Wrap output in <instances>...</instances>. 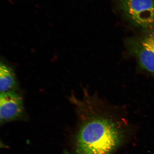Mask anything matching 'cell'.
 Wrapping results in <instances>:
<instances>
[{"label":"cell","instance_id":"obj_1","mask_svg":"<svg viewBox=\"0 0 154 154\" xmlns=\"http://www.w3.org/2000/svg\"><path fill=\"white\" fill-rule=\"evenodd\" d=\"M82 124L76 142L78 154H111L120 144L122 132L116 119L91 99L81 103Z\"/></svg>","mask_w":154,"mask_h":154},{"label":"cell","instance_id":"obj_2","mask_svg":"<svg viewBox=\"0 0 154 154\" xmlns=\"http://www.w3.org/2000/svg\"><path fill=\"white\" fill-rule=\"evenodd\" d=\"M123 14L133 24L143 29L154 26V0H116Z\"/></svg>","mask_w":154,"mask_h":154},{"label":"cell","instance_id":"obj_3","mask_svg":"<svg viewBox=\"0 0 154 154\" xmlns=\"http://www.w3.org/2000/svg\"><path fill=\"white\" fill-rule=\"evenodd\" d=\"M23 101L15 91L2 92L0 95L1 124L18 120L24 114Z\"/></svg>","mask_w":154,"mask_h":154},{"label":"cell","instance_id":"obj_4","mask_svg":"<svg viewBox=\"0 0 154 154\" xmlns=\"http://www.w3.org/2000/svg\"><path fill=\"white\" fill-rule=\"evenodd\" d=\"M128 49L136 58L140 67L154 76V52L144 46L137 38L128 40Z\"/></svg>","mask_w":154,"mask_h":154},{"label":"cell","instance_id":"obj_5","mask_svg":"<svg viewBox=\"0 0 154 154\" xmlns=\"http://www.w3.org/2000/svg\"><path fill=\"white\" fill-rule=\"evenodd\" d=\"M18 86L16 75L13 69L3 63L0 65V91H14Z\"/></svg>","mask_w":154,"mask_h":154},{"label":"cell","instance_id":"obj_6","mask_svg":"<svg viewBox=\"0 0 154 154\" xmlns=\"http://www.w3.org/2000/svg\"><path fill=\"white\" fill-rule=\"evenodd\" d=\"M63 154H70V153H69L68 151H66V150H65V151L63 152Z\"/></svg>","mask_w":154,"mask_h":154}]
</instances>
